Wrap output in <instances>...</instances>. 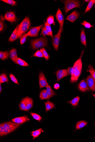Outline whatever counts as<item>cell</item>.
<instances>
[{"label": "cell", "mask_w": 95, "mask_h": 142, "mask_svg": "<svg viewBox=\"0 0 95 142\" xmlns=\"http://www.w3.org/2000/svg\"><path fill=\"white\" fill-rule=\"evenodd\" d=\"M84 53V50L81 53L80 56L76 62L73 67L74 69L73 74L71 75L70 82L72 83L77 82L78 78L81 74L82 67V58Z\"/></svg>", "instance_id": "1"}, {"label": "cell", "mask_w": 95, "mask_h": 142, "mask_svg": "<svg viewBox=\"0 0 95 142\" xmlns=\"http://www.w3.org/2000/svg\"><path fill=\"white\" fill-rule=\"evenodd\" d=\"M31 47L34 50L43 47H48V40L45 37L36 39L32 40L31 41Z\"/></svg>", "instance_id": "2"}, {"label": "cell", "mask_w": 95, "mask_h": 142, "mask_svg": "<svg viewBox=\"0 0 95 142\" xmlns=\"http://www.w3.org/2000/svg\"><path fill=\"white\" fill-rule=\"evenodd\" d=\"M64 2L65 12L66 14L72 9L76 7L80 8V4L79 1L66 0L64 1Z\"/></svg>", "instance_id": "3"}, {"label": "cell", "mask_w": 95, "mask_h": 142, "mask_svg": "<svg viewBox=\"0 0 95 142\" xmlns=\"http://www.w3.org/2000/svg\"><path fill=\"white\" fill-rule=\"evenodd\" d=\"M63 27L60 26L59 30L57 34L54 36L53 40V47L56 50L58 49L59 41L61 36V34L63 29Z\"/></svg>", "instance_id": "4"}, {"label": "cell", "mask_w": 95, "mask_h": 142, "mask_svg": "<svg viewBox=\"0 0 95 142\" xmlns=\"http://www.w3.org/2000/svg\"><path fill=\"white\" fill-rule=\"evenodd\" d=\"M86 82L89 87L91 91L93 92L95 91V79L93 77L92 75H89L86 79Z\"/></svg>", "instance_id": "5"}, {"label": "cell", "mask_w": 95, "mask_h": 142, "mask_svg": "<svg viewBox=\"0 0 95 142\" xmlns=\"http://www.w3.org/2000/svg\"><path fill=\"white\" fill-rule=\"evenodd\" d=\"M42 26V25H41L38 27L32 28L29 32L26 33L28 36L32 37L38 36L39 32Z\"/></svg>", "instance_id": "6"}, {"label": "cell", "mask_w": 95, "mask_h": 142, "mask_svg": "<svg viewBox=\"0 0 95 142\" xmlns=\"http://www.w3.org/2000/svg\"><path fill=\"white\" fill-rule=\"evenodd\" d=\"M57 82L65 77L68 76L69 74L68 73L67 70H60L57 71L56 72Z\"/></svg>", "instance_id": "7"}, {"label": "cell", "mask_w": 95, "mask_h": 142, "mask_svg": "<svg viewBox=\"0 0 95 142\" xmlns=\"http://www.w3.org/2000/svg\"><path fill=\"white\" fill-rule=\"evenodd\" d=\"M5 20L11 22H16V18L15 14L13 12H9L6 13L4 16Z\"/></svg>", "instance_id": "8"}, {"label": "cell", "mask_w": 95, "mask_h": 142, "mask_svg": "<svg viewBox=\"0 0 95 142\" xmlns=\"http://www.w3.org/2000/svg\"><path fill=\"white\" fill-rule=\"evenodd\" d=\"M39 84L40 88L46 87L48 83L45 76L43 73H40L39 76Z\"/></svg>", "instance_id": "9"}, {"label": "cell", "mask_w": 95, "mask_h": 142, "mask_svg": "<svg viewBox=\"0 0 95 142\" xmlns=\"http://www.w3.org/2000/svg\"><path fill=\"white\" fill-rule=\"evenodd\" d=\"M56 16L60 26L63 27L64 22V17L60 9L59 8L58 10Z\"/></svg>", "instance_id": "10"}, {"label": "cell", "mask_w": 95, "mask_h": 142, "mask_svg": "<svg viewBox=\"0 0 95 142\" xmlns=\"http://www.w3.org/2000/svg\"><path fill=\"white\" fill-rule=\"evenodd\" d=\"M29 121V119L26 116L17 117L12 120V121L13 122L19 124H23Z\"/></svg>", "instance_id": "11"}, {"label": "cell", "mask_w": 95, "mask_h": 142, "mask_svg": "<svg viewBox=\"0 0 95 142\" xmlns=\"http://www.w3.org/2000/svg\"><path fill=\"white\" fill-rule=\"evenodd\" d=\"M79 13L77 11H74L70 15L68 16L66 18V19L71 22V23H73L79 17Z\"/></svg>", "instance_id": "12"}, {"label": "cell", "mask_w": 95, "mask_h": 142, "mask_svg": "<svg viewBox=\"0 0 95 142\" xmlns=\"http://www.w3.org/2000/svg\"><path fill=\"white\" fill-rule=\"evenodd\" d=\"M29 28L19 25L17 27L18 38L21 37L22 35L28 30Z\"/></svg>", "instance_id": "13"}, {"label": "cell", "mask_w": 95, "mask_h": 142, "mask_svg": "<svg viewBox=\"0 0 95 142\" xmlns=\"http://www.w3.org/2000/svg\"><path fill=\"white\" fill-rule=\"evenodd\" d=\"M79 89L82 92H85L89 91L88 86L85 81L83 80L81 81L78 85Z\"/></svg>", "instance_id": "14"}, {"label": "cell", "mask_w": 95, "mask_h": 142, "mask_svg": "<svg viewBox=\"0 0 95 142\" xmlns=\"http://www.w3.org/2000/svg\"><path fill=\"white\" fill-rule=\"evenodd\" d=\"M10 57L13 62L17 64L18 57L17 52L16 49H13L11 50L10 53Z\"/></svg>", "instance_id": "15"}, {"label": "cell", "mask_w": 95, "mask_h": 142, "mask_svg": "<svg viewBox=\"0 0 95 142\" xmlns=\"http://www.w3.org/2000/svg\"><path fill=\"white\" fill-rule=\"evenodd\" d=\"M28 97H27L23 98L20 102L19 105V108L20 110L26 111V107Z\"/></svg>", "instance_id": "16"}, {"label": "cell", "mask_w": 95, "mask_h": 142, "mask_svg": "<svg viewBox=\"0 0 95 142\" xmlns=\"http://www.w3.org/2000/svg\"><path fill=\"white\" fill-rule=\"evenodd\" d=\"M46 91L49 99L56 95V94L52 89L51 86L48 83L46 86Z\"/></svg>", "instance_id": "17"}, {"label": "cell", "mask_w": 95, "mask_h": 142, "mask_svg": "<svg viewBox=\"0 0 95 142\" xmlns=\"http://www.w3.org/2000/svg\"><path fill=\"white\" fill-rule=\"evenodd\" d=\"M5 129H8L10 128L19 126L21 125V124H18L15 123H13L11 121L9 122L3 123L2 124Z\"/></svg>", "instance_id": "18"}, {"label": "cell", "mask_w": 95, "mask_h": 142, "mask_svg": "<svg viewBox=\"0 0 95 142\" xmlns=\"http://www.w3.org/2000/svg\"><path fill=\"white\" fill-rule=\"evenodd\" d=\"M81 42L85 46H87L86 37L85 34V29L82 28L81 29L80 35Z\"/></svg>", "instance_id": "19"}, {"label": "cell", "mask_w": 95, "mask_h": 142, "mask_svg": "<svg viewBox=\"0 0 95 142\" xmlns=\"http://www.w3.org/2000/svg\"><path fill=\"white\" fill-rule=\"evenodd\" d=\"M17 33V27L15 29L9 39L10 42H13L16 40L18 38Z\"/></svg>", "instance_id": "20"}, {"label": "cell", "mask_w": 95, "mask_h": 142, "mask_svg": "<svg viewBox=\"0 0 95 142\" xmlns=\"http://www.w3.org/2000/svg\"><path fill=\"white\" fill-rule=\"evenodd\" d=\"M31 24V22L29 17H25L19 25L29 28Z\"/></svg>", "instance_id": "21"}, {"label": "cell", "mask_w": 95, "mask_h": 142, "mask_svg": "<svg viewBox=\"0 0 95 142\" xmlns=\"http://www.w3.org/2000/svg\"><path fill=\"white\" fill-rule=\"evenodd\" d=\"M44 131L42 128H40L39 129L37 130L34 131H33L31 132V136L33 137V140H34L35 138L38 137L41 133V132H44Z\"/></svg>", "instance_id": "22"}, {"label": "cell", "mask_w": 95, "mask_h": 142, "mask_svg": "<svg viewBox=\"0 0 95 142\" xmlns=\"http://www.w3.org/2000/svg\"><path fill=\"white\" fill-rule=\"evenodd\" d=\"M46 107V112L49 111L52 109L55 108V104L53 102H50L49 100H48L47 102H44Z\"/></svg>", "instance_id": "23"}, {"label": "cell", "mask_w": 95, "mask_h": 142, "mask_svg": "<svg viewBox=\"0 0 95 142\" xmlns=\"http://www.w3.org/2000/svg\"><path fill=\"white\" fill-rule=\"evenodd\" d=\"M87 124V122L84 121H81L78 122L76 124V128L77 129H80L83 128Z\"/></svg>", "instance_id": "24"}, {"label": "cell", "mask_w": 95, "mask_h": 142, "mask_svg": "<svg viewBox=\"0 0 95 142\" xmlns=\"http://www.w3.org/2000/svg\"><path fill=\"white\" fill-rule=\"evenodd\" d=\"M80 99V97L79 96L76 97L74 98L72 100L68 102L71 104L72 106H77L79 103Z\"/></svg>", "instance_id": "25"}, {"label": "cell", "mask_w": 95, "mask_h": 142, "mask_svg": "<svg viewBox=\"0 0 95 142\" xmlns=\"http://www.w3.org/2000/svg\"><path fill=\"white\" fill-rule=\"evenodd\" d=\"M20 126V125H19V126L13 127V128H10L8 129H5L4 132L2 134V136L7 135L10 133L14 131Z\"/></svg>", "instance_id": "26"}, {"label": "cell", "mask_w": 95, "mask_h": 142, "mask_svg": "<svg viewBox=\"0 0 95 142\" xmlns=\"http://www.w3.org/2000/svg\"><path fill=\"white\" fill-rule=\"evenodd\" d=\"M33 101L32 99L28 97L26 110L28 111L32 108L33 106Z\"/></svg>", "instance_id": "27"}, {"label": "cell", "mask_w": 95, "mask_h": 142, "mask_svg": "<svg viewBox=\"0 0 95 142\" xmlns=\"http://www.w3.org/2000/svg\"><path fill=\"white\" fill-rule=\"evenodd\" d=\"M40 98L41 100L49 99V97L46 93V90H42L40 95Z\"/></svg>", "instance_id": "28"}, {"label": "cell", "mask_w": 95, "mask_h": 142, "mask_svg": "<svg viewBox=\"0 0 95 142\" xmlns=\"http://www.w3.org/2000/svg\"><path fill=\"white\" fill-rule=\"evenodd\" d=\"M8 82V79L6 74H1L0 76V84H1L5 82Z\"/></svg>", "instance_id": "29"}, {"label": "cell", "mask_w": 95, "mask_h": 142, "mask_svg": "<svg viewBox=\"0 0 95 142\" xmlns=\"http://www.w3.org/2000/svg\"><path fill=\"white\" fill-rule=\"evenodd\" d=\"M9 54L7 51H1L0 52V58L2 60L6 59L8 58Z\"/></svg>", "instance_id": "30"}, {"label": "cell", "mask_w": 95, "mask_h": 142, "mask_svg": "<svg viewBox=\"0 0 95 142\" xmlns=\"http://www.w3.org/2000/svg\"><path fill=\"white\" fill-rule=\"evenodd\" d=\"M17 64H18L19 65L23 66H28L29 65L27 62L22 59L20 58H18Z\"/></svg>", "instance_id": "31"}, {"label": "cell", "mask_w": 95, "mask_h": 142, "mask_svg": "<svg viewBox=\"0 0 95 142\" xmlns=\"http://www.w3.org/2000/svg\"><path fill=\"white\" fill-rule=\"evenodd\" d=\"M47 23L51 25L52 24L55 25V23L54 21V18L53 16L51 15L48 17L47 20Z\"/></svg>", "instance_id": "32"}, {"label": "cell", "mask_w": 95, "mask_h": 142, "mask_svg": "<svg viewBox=\"0 0 95 142\" xmlns=\"http://www.w3.org/2000/svg\"><path fill=\"white\" fill-rule=\"evenodd\" d=\"M45 27L46 29L49 32L50 35V36H51L52 38H53V33L52 30V29L51 26L48 24L47 22H45L44 24Z\"/></svg>", "instance_id": "33"}, {"label": "cell", "mask_w": 95, "mask_h": 142, "mask_svg": "<svg viewBox=\"0 0 95 142\" xmlns=\"http://www.w3.org/2000/svg\"><path fill=\"white\" fill-rule=\"evenodd\" d=\"M94 2L95 0H91L89 2L88 5H87V8L86 9L85 13H86L89 12V11L91 10V9L92 8L93 5H94Z\"/></svg>", "instance_id": "34"}, {"label": "cell", "mask_w": 95, "mask_h": 142, "mask_svg": "<svg viewBox=\"0 0 95 142\" xmlns=\"http://www.w3.org/2000/svg\"><path fill=\"white\" fill-rule=\"evenodd\" d=\"M40 51L42 52L44 58H45L46 60H48L49 58V56L45 49L43 47L40 49Z\"/></svg>", "instance_id": "35"}, {"label": "cell", "mask_w": 95, "mask_h": 142, "mask_svg": "<svg viewBox=\"0 0 95 142\" xmlns=\"http://www.w3.org/2000/svg\"><path fill=\"white\" fill-rule=\"evenodd\" d=\"M89 69L87 70V71L90 72L92 76L95 79V71L94 68L91 65L89 66Z\"/></svg>", "instance_id": "36"}, {"label": "cell", "mask_w": 95, "mask_h": 142, "mask_svg": "<svg viewBox=\"0 0 95 142\" xmlns=\"http://www.w3.org/2000/svg\"><path fill=\"white\" fill-rule=\"evenodd\" d=\"M30 114L34 119L37 121H40L42 119L41 117L38 114L33 113H30Z\"/></svg>", "instance_id": "37"}, {"label": "cell", "mask_w": 95, "mask_h": 142, "mask_svg": "<svg viewBox=\"0 0 95 142\" xmlns=\"http://www.w3.org/2000/svg\"><path fill=\"white\" fill-rule=\"evenodd\" d=\"M41 35H43L44 37H45L46 35L50 36L49 33L48 32L45 27L44 26L42 27Z\"/></svg>", "instance_id": "38"}, {"label": "cell", "mask_w": 95, "mask_h": 142, "mask_svg": "<svg viewBox=\"0 0 95 142\" xmlns=\"http://www.w3.org/2000/svg\"><path fill=\"white\" fill-rule=\"evenodd\" d=\"M33 56L38 57H44L42 52L40 50H38L36 52V53H35V54L33 55Z\"/></svg>", "instance_id": "39"}, {"label": "cell", "mask_w": 95, "mask_h": 142, "mask_svg": "<svg viewBox=\"0 0 95 142\" xmlns=\"http://www.w3.org/2000/svg\"><path fill=\"white\" fill-rule=\"evenodd\" d=\"M81 24L84 26L85 28H90L94 27V26L91 25L90 23L86 21H84L82 23H81Z\"/></svg>", "instance_id": "40"}, {"label": "cell", "mask_w": 95, "mask_h": 142, "mask_svg": "<svg viewBox=\"0 0 95 142\" xmlns=\"http://www.w3.org/2000/svg\"><path fill=\"white\" fill-rule=\"evenodd\" d=\"M27 36V34H26L21 36V39H20V43L21 45H23L25 43L26 40Z\"/></svg>", "instance_id": "41"}, {"label": "cell", "mask_w": 95, "mask_h": 142, "mask_svg": "<svg viewBox=\"0 0 95 142\" xmlns=\"http://www.w3.org/2000/svg\"><path fill=\"white\" fill-rule=\"evenodd\" d=\"M1 1L12 5H16V1L13 0H2Z\"/></svg>", "instance_id": "42"}, {"label": "cell", "mask_w": 95, "mask_h": 142, "mask_svg": "<svg viewBox=\"0 0 95 142\" xmlns=\"http://www.w3.org/2000/svg\"><path fill=\"white\" fill-rule=\"evenodd\" d=\"M10 77L11 80H12L13 82L16 84L19 85L18 84V82L17 79H16V77H15L14 75L12 74H10Z\"/></svg>", "instance_id": "43"}, {"label": "cell", "mask_w": 95, "mask_h": 142, "mask_svg": "<svg viewBox=\"0 0 95 142\" xmlns=\"http://www.w3.org/2000/svg\"><path fill=\"white\" fill-rule=\"evenodd\" d=\"M5 128L2 124L0 125V136H2V134L4 132Z\"/></svg>", "instance_id": "44"}, {"label": "cell", "mask_w": 95, "mask_h": 142, "mask_svg": "<svg viewBox=\"0 0 95 142\" xmlns=\"http://www.w3.org/2000/svg\"><path fill=\"white\" fill-rule=\"evenodd\" d=\"M67 70L69 74H70L72 75L73 74L74 69L73 67H68Z\"/></svg>", "instance_id": "45"}, {"label": "cell", "mask_w": 95, "mask_h": 142, "mask_svg": "<svg viewBox=\"0 0 95 142\" xmlns=\"http://www.w3.org/2000/svg\"><path fill=\"white\" fill-rule=\"evenodd\" d=\"M3 21L1 19L0 22V32L3 30L4 28V24Z\"/></svg>", "instance_id": "46"}, {"label": "cell", "mask_w": 95, "mask_h": 142, "mask_svg": "<svg viewBox=\"0 0 95 142\" xmlns=\"http://www.w3.org/2000/svg\"><path fill=\"white\" fill-rule=\"evenodd\" d=\"M60 87V85L58 84H56L54 85V88L56 89H58Z\"/></svg>", "instance_id": "47"}, {"label": "cell", "mask_w": 95, "mask_h": 142, "mask_svg": "<svg viewBox=\"0 0 95 142\" xmlns=\"http://www.w3.org/2000/svg\"><path fill=\"white\" fill-rule=\"evenodd\" d=\"M0 92H1L2 90L1 87V84H0Z\"/></svg>", "instance_id": "48"}, {"label": "cell", "mask_w": 95, "mask_h": 142, "mask_svg": "<svg viewBox=\"0 0 95 142\" xmlns=\"http://www.w3.org/2000/svg\"><path fill=\"white\" fill-rule=\"evenodd\" d=\"M85 1L86 2H89L90 1V0H85Z\"/></svg>", "instance_id": "49"}, {"label": "cell", "mask_w": 95, "mask_h": 142, "mask_svg": "<svg viewBox=\"0 0 95 142\" xmlns=\"http://www.w3.org/2000/svg\"><path fill=\"white\" fill-rule=\"evenodd\" d=\"M92 95L93 96H94V97L95 98V94H92Z\"/></svg>", "instance_id": "50"}, {"label": "cell", "mask_w": 95, "mask_h": 142, "mask_svg": "<svg viewBox=\"0 0 95 142\" xmlns=\"http://www.w3.org/2000/svg\"><path fill=\"white\" fill-rule=\"evenodd\" d=\"M94 3H95V2H94Z\"/></svg>", "instance_id": "51"}, {"label": "cell", "mask_w": 95, "mask_h": 142, "mask_svg": "<svg viewBox=\"0 0 95 142\" xmlns=\"http://www.w3.org/2000/svg\"></svg>", "instance_id": "52"}]
</instances>
